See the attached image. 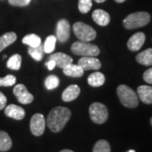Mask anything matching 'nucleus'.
<instances>
[{
	"mask_svg": "<svg viewBox=\"0 0 152 152\" xmlns=\"http://www.w3.org/2000/svg\"><path fill=\"white\" fill-rule=\"evenodd\" d=\"M71 117L70 110L64 107H57L49 113L47 125L54 133H58L65 127Z\"/></svg>",
	"mask_w": 152,
	"mask_h": 152,
	"instance_id": "f257e3e1",
	"label": "nucleus"
},
{
	"mask_svg": "<svg viewBox=\"0 0 152 152\" xmlns=\"http://www.w3.org/2000/svg\"><path fill=\"white\" fill-rule=\"evenodd\" d=\"M121 103L126 107L134 108L139 105V96L134 90L125 85H121L117 89Z\"/></svg>",
	"mask_w": 152,
	"mask_h": 152,
	"instance_id": "f03ea898",
	"label": "nucleus"
},
{
	"mask_svg": "<svg viewBox=\"0 0 152 152\" xmlns=\"http://www.w3.org/2000/svg\"><path fill=\"white\" fill-rule=\"evenodd\" d=\"M151 21V15L147 12H136L129 15L124 20V26L126 29H136L143 27Z\"/></svg>",
	"mask_w": 152,
	"mask_h": 152,
	"instance_id": "7ed1b4c3",
	"label": "nucleus"
},
{
	"mask_svg": "<svg viewBox=\"0 0 152 152\" xmlns=\"http://www.w3.org/2000/svg\"><path fill=\"white\" fill-rule=\"evenodd\" d=\"M71 51L74 54L84 57H95L100 53V50L96 45L88 42H76L72 45Z\"/></svg>",
	"mask_w": 152,
	"mask_h": 152,
	"instance_id": "20e7f679",
	"label": "nucleus"
},
{
	"mask_svg": "<svg viewBox=\"0 0 152 152\" xmlns=\"http://www.w3.org/2000/svg\"><path fill=\"white\" fill-rule=\"evenodd\" d=\"M89 113L91 120L97 124H102L108 118V110L105 105L100 102L91 104Z\"/></svg>",
	"mask_w": 152,
	"mask_h": 152,
	"instance_id": "39448f33",
	"label": "nucleus"
},
{
	"mask_svg": "<svg viewBox=\"0 0 152 152\" xmlns=\"http://www.w3.org/2000/svg\"><path fill=\"white\" fill-rule=\"evenodd\" d=\"M75 36L82 42H91L96 37V32L91 26L83 22H76L73 26Z\"/></svg>",
	"mask_w": 152,
	"mask_h": 152,
	"instance_id": "423d86ee",
	"label": "nucleus"
},
{
	"mask_svg": "<svg viewBox=\"0 0 152 152\" xmlns=\"http://www.w3.org/2000/svg\"><path fill=\"white\" fill-rule=\"evenodd\" d=\"M45 127H46V120L44 118L43 115L41 113L33 115L30 124L31 131L33 134L36 136H41L45 131Z\"/></svg>",
	"mask_w": 152,
	"mask_h": 152,
	"instance_id": "0eeeda50",
	"label": "nucleus"
},
{
	"mask_svg": "<svg viewBox=\"0 0 152 152\" xmlns=\"http://www.w3.org/2000/svg\"><path fill=\"white\" fill-rule=\"evenodd\" d=\"M70 36V25L65 19L60 20L57 25L56 37L60 42H66Z\"/></svg>",
	"mask_w": 152,
	"mask_h": 152,
	"instance_id": "6e6552de",
	"label": "nucleus"
},
{
	"mask_svg": "<svg viewBox=\"0 0 152 152\" xmlns=\"http://www.w3.org/2000/svg\"><path fill=\"white\" fill-rule=\"evenodd\" d=\"M14 94L16 96L17 100L22 104H30L34 100V96L32 94L29 92L26 89V87L25 86L22 84L16 85L14 88Z\"/></svg>",
	"mask_w": 152,
	"mask_h": 152,
	"instance_id": "1a4fd4ad",
	"label": "nucleus"
},
{
	"mask_svg": "<svg viewBox=\"0 0 152 152\" xmlns=\"http://www.w3.org/2000/svg\"><path fill=\"white\" fill-rule=\"evenodd\" d=\"M78 64L84 70H97L102 67L100 60L95 57H83L79 60Z\"/></svg>",
	"mask_w": 152,
	"mask_h": 152,
	"instance_id": "9d476101",
	"label": "nucleus"
},
{
	"mask_svg": "<svg viewBox=\"0 0 152 152\" xmlns=\"http://www.w3.org/2000/svg\"><path fill=\"white\" fill-rule=\"evenodd\" d=\"M145 41V35L143 32H137L134 34L128 41V48L131 51H139Z\"/></svg>",
	"mask_w": 152,
	"mask_h": 152,
	"instance_id": "9b49d317",
	"label": "nucleus"
},
{
	"mask_svg": "<svg viewBox=\"0 0 152 152\" xmlns=\"http://www.w3.org/2000/svg\"><path fill=\"white\" fill-rule=\"evenodd\" d=\"M4 113L9 118H14L15 120H21L25 118L26 112L20 107L14 105V104H11V105H9V106L5 107Z\"/></svg>",
	"mask_w": 152,
	"mask_h": 152,
	"instance_id": "f8f14e48",
	"label": "nucleus"
},
{
	"mask_svg": "<svg viewBox=\"0 0 152 152\" xmlns=\"http://www.w3.org/2000/svg\"><path fill=\"white\" fill-rule=\"evenodd\" d=\"M48 59L54 60L56 66H58V68H61V69L65 68L66 66L72 64V62H73L72 58H70L69 55L65 54V53H57L54 54H52L51 56H49Z\"/></svg>",
	"mask_w": 152,
	"mask_h": 152,
	"instance_id": "ddd939ff",
	"label": "nucleus"
},
{
	"mask_svg": "<svg viewBox=\"0 0 152 152\" xmlns=\"http://www.w3.org/2000/svg\"><path fill=\"white\" fill-rule=\"evenodd\" d=\"M80 93V88L77 85H72L67 87L62 94V99L66 102H72L79 96Z\"/></svg>",
	"mask_w": 152,
	"mask_h": 152,
	"instance_id": "4468645a",
	"label": "nucleus"
},
{
	"mask_svg": "<svg viewBox=\"0 0 152 152\" xmlns=\"http://www.w3.org/2000/svg\"><path fill=\"white\" fill-rule=\"evenodd\" d=\"M93 20L101 26H106L110 22V15L107 12L102 10H96L92 13Z\"/></svg>",
	"mask_w": 152,
	"mask_h": 152,
	"instance_id": "2eb2a0df",
	"label": "nucleus"
},
{
	"mask_svg": "<svg viewBox=\"0 0 152 152\" xmlns=\"http://www.w3.org/2000/svg\"><path fill=\"white\" fill-rule=\"evenodd\" d=\"M138 96L144 103L152 104V87L149 86H140L137 89Z\"/></svg>",
	"mask_w": 152,
	"mask_h": 152,
	"instance_id": "dca6fc26",
	"label": "nucleus"
},
{
	"mask_svg": "<svg viewBox=\"0 0 152 152\" xmlns=\"http://www.w3.org/2000/svg\"><path fill=\"white\" fill-rule=\"evenodd\" d=\"M136 61L142 65H152V48H148L137 55Z\"/></svg>",
	"mask_w": 152,
	"mask_h": 152,
	"instance_id": "f3484780",
	"label": "nucleus"
},
{
	"mask_svg": "<svg viewBox=\"0 0 152 152\" xmlns=\"http://www.w3.org/2000/svg\"><path fill=\"white\" fill-rule=\"evenodd\" d=\"M17 39V35L15 32H7L0 37V52L7 47L13 44Z\"/></svg>",
	"mask_w": 152,
	"mask_h": 152,
	"instance_id": "a211bd4d",
	"label": "nucleus"
},
{
	"mask_svg": "<svg viewBox=\"0 0 152 152\" xmlns=\"http://www.w3.org/2000/svg\"><path fill=\"white\" fill-rule=\"evenodd\" d=\"M64 69V74L71 77H80L84 75V69L79 64H70L67 65Z\"/></svg>",
	"mask_w": 152,
	"mask_h": 152,
	"instance_id": "6ab92c4d",
	"label": "nucleus"
},
{
	"mask_svg": "<svg viewBox=\"0 0 152 152\" xmlns=\"http://www.w3.org/2000/svg\"><path fill=\"white\" fill-rule=\"evenodd\" d=\"M105 83V76L100 72H95L88 77V84L93 87L102 86Z\"/></svg>",
	"mask_w": 152,
	"mask_h": 152,
	"instance_id": "aec40b11",
	"label": "nucleus"
},
{
	"mask_svg": "<svg viewBox=\"0 0 152 152\" xmlns=\"http://www.w3.org/2000/svg\"><path fill=\"white\" fill-rule=\"evenodd\" d=\"M11 147L12 140L10 135L4 131H0V151H7Z\"/></svg>",
	"mask_w": 152,
	"mask_h": 152,
	"instance_id": "412c9836",
	"label": "nucleus"
},
{
	"mask_svg": "<svg viewBox=\"0 0 152 152\" xmlns=\"http://www.w3.org/2000/svg\"><path fill=\"white\" fill-rule=\"evenodd\" d=\"M22 42L28 45L30 48H37L39 45H41L42 40L36 34H29L22 39Z\"/></svg>",
	"mask_w": 152,
	"mask_h": 152,
	"instance_id": "4be33fe9",
	"label": "nucleus"
},
{
	"mask_svg": "<svg viewBox=\"0 0 152 152\" xmlns=\"http://www.w3.org/2000/svg\"><path fill=\"white\" fill-rule=\"evenodd\" d=\"M21 66V56L14 54L11 56L7 62V67L13 70H19Z\"/></svg>",
	"mask_w": 152,
	"mask_h": 152,
	"instance_id": "5701e85b",
	"label": "nucleus"
},
{
	"mask_svg": "<svg viewBox=\"0 0 152 152\" xmlns=\"http://www.w3.org/2000/svg\"><path fill=\"white\" fill-rule=\"evenodd\" d=\"M56 42H57V37L55 36H53V35L49 36L46 39L45 42H44V53H53L55 48Z\"/></svg>",
	"mask_w": 152,
	"mask_h": 152,
	"instance_id": "b1692460",
	"label": "nucleus"
},
{
	"mask_svg": "<svg viewBox=\"0 0 152 152\" xmlns=\"http://www.w3.org/2000/svg\"><path fill=\"white\" fill-rule=\"evenodd\" d=\"M28 53L31 55L32 57V58H34L36 61H41L43 57V47L42 45H39L37 48H30L28 49Z\"/></svg>",
	"mask_w": 152,
	"mask_h": 152,
	"instance_id": "393cba45",
	"label": "nucleus"
},
{
	"mask_svg": "<svg viewBox=\"0 0 152 152\" xmlns=\"http://www.w3.org/2000/svg\"><path fill=\"white\" fill-rule=\"evenodd\" d=\"M93 152H111V147L107 140H101L94 145Z\"/></svg>",
	"mask_w": 152,
	"mask_h": 152,
	"instance_id": "a878e982",
	"label": "nucleus"
},
{
	"mask_svg": "<svg viewBox=\"0 0 152 152\" xmlns=\"http://www.w3.org/2000/svg\"><path fill=\"white\" fill-rule=\"evenodd\" d=\"M59 79L56 75H49L45 80V86L48 90H53L58 86Z\"/></svg>",
	"mask_w": 152,
	"mask_h": 152,
	"instance_id": "bb28decb",
	"label": "nucleus"
},
{
	"mask_svg": "<svg viewBox=\"0 0 152 152\" xmlns=\"http://www.w3.org/2000/svg\"><path fill=\"white\" fill-rule=\"evenodd\" d=\"M92 7V0H79V10L82 14H86Z\"/></svg>",
	"mask_w": 152,
	"mask_h": 152,
	"instance_id": "cd10ccee",
	"label": "nucleus"
},
{
	"mask_svg": "<svg viewBox=\"0 0 152 152\" xmlns=\"http://www.w3.org/2000/svg\"><path fill=\"white\" fill-rule=\"evenodd\" d=\"M16 83V78L13 75H8L4 78H0V86H11Z\"/></svg>",
	"mask_w": 152,
	"mask_h": 152,
	"instance_id": "c85d7f7f",
	"label": "nucleus"
},
{
	"mask_svg": "<svg viewBox=\"0 0 152 152\" xmlns=\"http://www.w3.org/2000/svg\"><path fill=\"white\" fill-rule=\"evenodd\" d=\"M31 0H9L10 4L16 7H25L27 6Z\"/></svg>",
	"mask_w": 152,
	"mask_h": 152,
	"instance_id": "c756f323",
	"label": "nucleus"
},
{
	"mask_svg": "<svg viewBox=\"0 0 152 152\" xmlns=\"http://www.w3.org/2000/svg\"><path fill=\"white\" fill-rule=\"evenodd\" d=\"M143 79H144V80L146 82V83H149V84H151L152 85V68L147 69L144 73Z\"/></svg>",
	"mask_w": 152,
	"mask_h": 152,
	"instance_id": "7c9ffc66",
	"label": "nucleus"
},
{
	"mask_svg": "<svg viewBox=\"0 0 152 152\" xmlns=\"http://www.w3.org/2000/svg\"><path fill=\"white\" fill-rule=\"evenodd\" d=\"M6 103H7V98L3 93L0 91V110L5 108Z\"/></svg>",
	"mask_w": 152,
	"mask_h": 152,
	"instance_id": "2f4dec72",
	"label": "nucleus"
},
{
	"mask_svg": "<svg viewBox=\"0 0 152 152\" xmlns=\"http://www.w3.org/2000/svg\"><path fill=\"white\" fill-rule=\"evenodd\" d=\"M46 66L48 67L49 70H53L54 69V67L56 66V64H55L54 60L53 59H48V61L46 63Z\"/></svg>",
	"mask_w": 152,
	"mask_h": 152,
	"instance_id": "473e14b6",
	"label": "nucleus"
},
{
	"mask_svg": "<svg viewBox=\"0 0 152 152\" xmlns=\"http://www.w3.org/2000/svg\"><path fill=\"white\" fill-rule=\"evenodd\" d=\"M60 152H74L73 151H70V150H63V151H61Z\"/></svg>",
	"mask_w": 152,
	"mask_h": 152,
	"instance_id": "72a5a7b5",
	"label": "nucleus"
},
{
	"mask_svg": "<svg viewBox=\"0 0 152 152\" xmlns=\"http://www.w3.org/2000/svg\"><path fill=\"white\" fill-rule=\"evenodd\" d=\"M96 3H103V2H105L106 0H95Z\"/></svg>",
	"mask_w": 152,
	"mask_h": 152,
	"instance_id": "f704fd0d",
	"label": "nucleus"
},
{
	"mask_svg": "<svg viewBox=\"0 0 152 152\" xmlns=\"http://www.w3.org/2000/svg\"><path fill=\"white\" fill-rule=\"evenodd\" d=\"M117 3H124V1H126V0H115Z\"/></svg>",
	"mask_w": 152,
	"mask_h": 152,
	"instance_id": "c9c22d12",
	"label": "nucleus"
},
{
	"mask_svg": "<svg viewBox=\"0 0 152 152\" xmlns=\"http://www.w3.org/2000/svg\"><path fill=\"white\" fill-rule=\"evenodd\" d=\"M128 152H135V151H134V150H130V151H128Z\"/></svg>",
	"mask_w": 152,
	"mask_h": 152,
	"instance_id": "e433bc0d",
	"label": "nucleus"
},
{
	"mask_svg": "<svg viewBox=\"0 0 152 152\" xmlns=\"http://www.w3.org/2000/svg\"><path fill=\"white\" fill-rule=\"evenodd\" d=\"M151 125H152V118H151Z\"/></svg>",
	"mask_w": 152,
	"mask_h": 152,
	"instance_id": "4c0bfd02",
	"label": "nucleus"
}]
</instances>
